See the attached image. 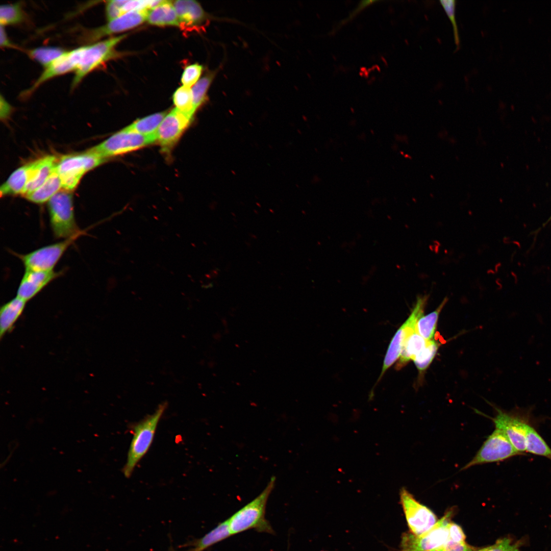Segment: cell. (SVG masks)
<instances>
[{
    "label": "cell",
    "mask_w": 551,
    "mask_h": 551,
    "mask_svg": "<svg viewBox=\"0 0 551 551\" xmlns=\"http://www.w3.org/2000/svg\"><path fill=\"white\" fill-rule=\"evenodd\" d=\"M275 482L276 478L271 477L266 488L259 495L227 519L232 535L249 530L274 534L271 525L265 517V512L267 500Z\"/></svg>",
    "instance_id": "1"
},
{
    "label": "cell",
    "mask_w": 551,
    "mask_h": 551,
    "mask_svg": "<svg viewBox=\"0 0 551 551\" xmlns=\"http://www.w3.org/2000/svg\"><path fill=\"white\" fill-rule=\"evenodd\" d=\"M167 403L160 404L152 414L145 416L133 427V438L128 453L127 462L122 471L126 478H130L146 454L153 441L158 424L165 412Z\"/></svg>",
    "instance_id": "2"
},
{
    "label": "cell",
    "mask_w": 551,
    "mask_h": 551,
    "mask_svg": "<svg viewBox=\"0 0 551 551\" xmlns=\"http://www.w3.org/2000/svg\"><path fill=\"white\" fill-rule=\"evenodd\" d=\"M51 229L57 239H66L85 233L78 226L74 214L72 195L59 191L48 201Z\"/></svg>",
    "instance_id": "3"
},
{
    "label": "cell",
    "mask_w": 551,
    "mask_h": 551,
    "mask_svg": "<svg viewBox=\"0 0 551 551\" xmlns=\"http://www.w3.org/2000/svg\"><path fill=\"white\" fill-rule=\"evenodd\" d=\"M126 34L109 38L92 44L79 47V57L71 87L75 88L90 72L116 56L117 45Z\"/></svg>",
    "instance_id": "4"
},
{
    "label": "cell",
    "mask_w": 551,
    "mask_h": 551,
    "mask_svg": "<svg viewBox=\"0 0 551 551\" xmlns=\"http://www.w3.org/2000/svg\"><path fill=\"white\" fill-rule=\"evenodd\" d=\"M496 415L491 418L495 428L503 431L514 448L522 455L526 453V435L531 423L530 411L518 408L507 412L495 408Z\"/></svg>",
    "instance_id": "5"
},
{
    "label": "cell",
    "mask_w": 551,
    "mask_h": 551,
    "mask_svg": "<svg viewBox=\"0 0 551 551\" xmlns=\"http://www.w3.org/2000/svg\"><path fill=\"white\" fill-rule=\"evenodd\" d=\"M154 142L156 135H144L123 128L88 151L106 159L133 152Z\"/></svg>",
    "instance_id": "6"
},
{
    "label": "cell",
    "mask_w": 551,
    "mask_h": 551,
    "mask_svg": "<svg viewBox=\"0 0 551 551\" xmlns=\"http://www.w3.org/2000/svg\"><path fill=\"white\" fill-rule=\"evenodd\" d=\"M105 159L89 151L63 156L56 165L62 188L68 191L73 190L85 173L104 163Z\"/></svg>",
    "instance_id": "7"
},
{
    "label": "cell",
    "mask_w": 551,
    "mask_h": 551,
    "mask_svg": "<svg viewBox=\"0 0 551 551\" xmlns=\"http://www.w3.org/2000/svg\"><path fill=\"white\" fill-rule=\"evenodd\" d=\"M519 455H522L514 448L505 433L495 428L473 458L461 470L477 465L503 461Z\"/></svg>",
    "instance_id": "8"
},
{
    "label": "cell",
    "mask_w": 551,
    "mask_h": 551,
    "mask_svg": "<svg viewBox=\"0 0 551 551\" xmlns=\"http://www.w3.org/2000/svg\"><path fill=\"white\" fill-rule=\"evenodd\" d=\"M452 514L448 511L429 530L416 535L410 532L402 536L399 551H435L447 540L448 524Z\"/></svg>",
    "instance_id": "9"
},
{
    "label": "cell",
    "mask_w": 551,
    "mask_h": 551,
    "mask_svg": "<svg viewBox=\"0 0 551 551\" xmlns=\"http://www.w3.org/2000/svg\"><path fill=\"white\" fill-rule=\"evenodd\" d=\"M83 234L38 248L26 254H15L23 264L25 270L52 271L67 248Z\"/></svg>",
    "instance_id": "10"
},
{
    "label": "cell",
    "mask_w": 551,
    "mask_h": 551,
    "mask_svg": "<svg viewBox=\"0 0 551 551\" xmlns=\"http://www.w3.org/2000/svg\"><path fill=\"white\" fill-rule=\"evenodd\" d=\"M428 299V295H420L417 298L416 302L410 316L393 337L385 357L378 381L382 378L386 370L399 357L405 340L412 333L415 331L416 322L418 319L423 315Z\"/></svg>",
    "instance_id": "11"
},
{
    "label": "cell",
    "mask_w": 551,
    "mask_h": 551,
    "mask_svg": "<svg viewBox=\"0 0 551 551\" xmlns=\"http://www.w3.org/2000/svg\"><path fill=\"white\" fill-rule=\"evenodd\" d=\"M400 502L410 532L415 535L428 531L438 520L431 510L418 502L405 488L400 491Z\"/></svg>",
    "instance_id": "12"
},
{
    "label": "cell",
    "mask_w": 551,
    "mask_h": 551,
    "mask_svg": "<svg viewBox=\"0 0 551 551\" xmlns=\"http://www.w3.org/2000/svg\"><path fill=\"white\" fill-rule=\"evenodd\" d=\"M192 118L174 108L166 114L156 132V142L162 152L171 153Z\"/></svg>",
    "instance_id": "13"
},
{
    "label": "cell",
    "mask_w": 551,
    "mask_h": 551,
    "mask_svg": "<svg viewBox=\"0 0 551 551\" xmlns=\"http://www.w3.org/2000/svg\"><path fill=\"white\" fill-rule=\"evenodd\" d=\"M149 9L129 12L108 21L97 28L87 32L84 38L87 41H95L104 37L133 29L146 20Z\"/></svg>",
    "instance_id": "14"
},
{
    "label": "cell",
    "mask_w": 551,
    "mask_h": 551,
    "mask_svg": "<svg viewBox=\"0 0 551 551\" xmlns=\"http://www.w3.org/2000/svg\"><path fill=\"white\" fill-rule=\"evenodd\" d=\"M78 48L68 52H65L61 56L52 62L38 77L37 80L22 94L29 96L41 85L48 80L72 71H76L79 55Z\"/></svg>",
    "instance_id": "15"
},
{
    "label": "cell",
    "mask_w": 551,
    "mask_h": 551,
    "mask_svg": "<svg viewBox=\"0 0 551 551\" xmlns=\"http://www.w3.org/2000/svg\"><path fill=\"white\" fill-rule=\"evenodd\" d=\"M62 273V271L25 270L17 289L16 296L27 302Z\"/></svg>",
    "instance_id": "16"
},
{
    "label": "cell",
    "mask_w": 551,
    "mask_h": 551,
    "mask_svg": "<svg viewBox=\"0 0 551 551\" xmlns=\"http://www.w3.org/2000/svg\"><path fill=\"white\" fill-rule=\"evenodd\" d=\"M173 4L179 19V27L183 30L191 31L201 29L208 20L207 14L196 1L179 0Z\"/></svg>",
    "instance_id": "17"
},
{
    "label": "cell",
    "mask_w": 551,
    "mask_h": 551,
    "mask_svg": "<svg viewBox=\"0 0 551 551\" xmlns=\"http://www.w3.org/2000/svg\"><path fill=\"white\" fill-rule=\"evenodd\" d=\"M57 164L56 158L52 155L46 156L34 161L30 178L22 195L26 197L42 185L54 170Z\"/></svg>",
    "instance_id": "18"
},
{
    "label": "cell",
    "mask_w": 551,
    "mask_h": 551,
    "mask_svg": "<svg viewBox=\"0 0 551 551\" xmlns=\"http://www.w3.org/2000/svg\"><path fill=\"white\" fill-rule=\"evenodd\" d=\"M34 161L25 164L12 172L1 187V195L22 194L30 178Z\"/></svg>",
    "instance_id": "19"
},
{
    "label": "cell",
    "mask_w": 551,
    "mask_h": 551,
    "mask_svg": "<svg viewBox=\"0 0 551 551\" xmlns=\"http://www.w3.org/2000/svg\"><path fill=\"white\" fill-rule=\"evenodd\" d=\"M146 20L157 26H179V19L171 1H162L161 3L148 11Z\"/></svg>",
    "instance_id": "20"
},
{
    "label": "cell",
    "mask_w": 551,
    "mask_h": 551,
    "mask_svg": "<svg viewBox=\"0 0 551 551\" xmlns=\"http://www.w3.org/2000/svg\"><path fill=\"white\" fill-rule=\"evenodd\" d=\"M27 302L16 296L4 305L0 310V336L12 330L17 319L21 315Z\"/></svg>",
    "instance_id": "21"
},
{
    "label": "cell",
    "mask_w": 551,
    "mask_h": 551,
    "mask_svg": "<svg viewBox=\"0 0 551 551\" xmlns=\"http://www.w3.org/2000/svg\"><path fill=\"white\" fill-rule=\"evenodd\" d=\"M232 536L227 519L219 522L215 527L200 538L189 543L195 551H204L214 544Z\"/></svg>",
    "instance_id": "22"
},
{
    "label": "cell",
    "mask_w": 551,
    "mask_h": 551,
    "mask_svg": "<svg viewBox=\"0 0 551 551\" xmlns=\"http://www.w3.org/2000/svg\"><path fill=\"white\" fill-rule=\"evenodd\" d=\"M62 187L56 167L44 183L26 198L35 204H43L48 201Z\"/></svg>",
    "instance_id": "23"
},
{
    "label": "cell",
    "mask_w": 551,
    "mask_h": 551,
    "mask_svg": "<svg viewBox=\"0 0 551 551\" xmlns=\"http://www.w3.org/2000/svg\"><path fill=\"white\" fill-rule=\"evenodd\" d=\"M428 340H425L415 331L406 339L403 345L396 368L399 369L407 364L425 346Z\"/></svg>",
    "instance_id": "24"
},
{
    "label": "cell",
    "mask_w": 551,
    "mask_h": 551,
    "mask_svg": "<svg viewBox=\"0 0 551 551\" xmlns=\"http://www.w3.org/2000/svg\"><path fill=\"white\" fill-rule=\"evenodd\" d=\"M447 300V297L444 298L434 311L425 316L422 315L418 319L415 331L425 340H433L439 314Z\"/></svg>",
    "instance_id": "25"
},
{
    "label": "cell",
    "mask_w": 551,
    "mask_h": 551,
    "mask_svg": "<svg viewBox=\"0 0 551 551\" xmlns=\"http://www.w3.org/2000/svg\"><path fill=\"white\" fill-rule=\"evenodd\" d=\"M167 112L156 113L138 119L124 129L144 135H155Z\"/></svg>",
    "instance_id": "26"
},
{
    "label": "cell",
    "mask_w": 551,
    "mask_h": 551,
    "mask_svg": "<svg viewBox=\"0 0 551 551\" xmlns=\"http://www.w3.org/2000/svg\"><path fill=\"white\" fill-rule=\"evenodd\" d=\"M526 453L542 456L551 460V448L531 423L527 427Z\"/></svg>",
    "instance_id": "27"
},
{
    "label": "cell",
    "mask_w": 551,
    "mask_h": 551,
    "mask_svg": "<svg viewBox=\"0 0 551 551\" xmlns=\"http://www.w3.org/2000/svg\"><path fill=\"white\" fill-rule=\"evenodd\" d=\"M172 99L176 108L193 118L195 111L193 105L192 90L190 87L182 86L174 92Z\"/></svg>",
    "instance_id": "28"
},
{
    "label": "cell",
    "mask_w": 551,
    "mask_h": 551,
    "mask_svg": "<svg viewBox=\"0 0 551 551\" xmlns=\"http://www.w3.org/2000/svg\"><path fill=\"white\" fill-rule=\"evenodd\" d=\"M215 72L208 73L200 79L193 86L191 90L192 94L193 105L195 111L199 108L207 99V92L210 86L215 77Z\"/></svg>",
    "instance_id": "29"
},
{
    "label": "cell",
    "mask_w": 551,
    "mask_h": 551,
    "mask_svg": "<svg viewBox=\"0 0 551 551\" xmlns=\"http://www.w3.org/2000/svg\"><path fill=\"white\" fill-rule=\"evenodd\" d=\"M65 51L57 47H40L29 50V56L46 68Z\"/></svg>",
    "instance_id": "30"
},
{
    "label": "cell",
    "mask_w": 551,
    "mask_h": 551,
    "mask_svg": "<svg viewBox=\"0 0 551 551\" xmlns=\"http://www.w3.org/2000/svg\"><path fill=\"white\" fill-rule=\"evenodd\" d=\"M24 19V13L19 4H5L1 6V26L15 24Z\"/></svg>",
    "instance_id": "31"
},
{
    "label": "cell",
    "mask_w": 551,
    "mask_h": 551,
    "mask_svg": "<svg viewBox=\"0 0 551 551\" xmlns=\"http://www.w3.org/2000/svg\"><path fill=\"white\" fill-rule=\"evenodd\" d=\"M439 346V343L435 340H428L425 346L415 357L413 360L419 371H423L429 367L436 355Z\"/></svg>",
    "instance_id": "32"
},
{
    "label": "cell",
    "mask_w": 551,
    "mask_h": 551,
    "mask_svg": "<svg viewBox=\"0 0 551 551\" xmlns=\"http://www.w3.org/2000/svg\"><path fill=\"white\" fill-rule=\"evenodd\" d=\"M526 543V538L515 539L507 536L498 539L494 544L476 551H520Z\"/></svg>",
    "instance_id": "33"
},
{
    "label": "cell",
    "mask_w": 551,
    "mask_h": 551,
    "mask_svg": "<svg viewBox=\"0 0 551 551\" xmlns=\"http://www.w3.org/2000/svg\"><path fill=\"white\" fill-rule=\"evenodd\" d=\"M203 70V66L197 63L186 66L181 77L183 86L190 88L194 86L199 80Z\"/></svg>",
    "instance_id": "34"
},
{
    "label": "cell",
    "mask_w": 551,
    "mask_h": 551,
    "mask_svg": "<svg viewBox=\"0 0 551 551\" xmlns=\"http://www.w3.org/2000/svg\"><path fill=\"white\" fill-rule=\"evenodd\" d=\"M439 2L452 22L453 28L455 42L456 45L459 46L460 44V39L455 18L456 1L455 0H442L439 1Z\"/></svg>",
    "instance_id": "35"
},
{
    "label": "cell",
    "mask_w": 551,
    "mask_h": 551,
    "mask_svg": "<svg viewBox=\"0 0 551 551\" xmlns=\"http://www.w3.org/2000/svg\"><path fill=\"white\" fill-rule=\"evenodd\" d=\"M126 0H112L106 4V15L108 21L123 15V7Z\"/></svg>",
    "instance_id": "36"
},
{
    "label": "cell",
    "mask_w": 551,
    "mask_h": 551,
    "mask_svg": "<svg viewBox=\"0 0 551 551\" xmlns=\"http://www.w3.org/2000/svg\"><path fill=\"white\" fill-rule=\"evenodd\" d=\"M435 551H476L473 547L464 541H454L448 539Z\"/></svg>",
    "instance_id": "37"
},
{
    "label": "cell",
    "mask_w": 551,
    "mask_h": 551,
    "mask_svg": "<svg viewBox=\"0 0 551 551\" xmlns=\"http://www.w3.org/2000/svg\"><path fill=\"white\" fill-rule=\"evenodd\" d=\"M465 538V535L461 528L458 524L450 522L448 524V539L454 541H464Z\"/></svg>",
    "instance_id": "38"
},
{
    "label": "cell",
    "mask_w": 551,
    "mask_h": 551,
    "mask_svg": "<svg viewBox=\"0 0 551 551\" xmlns=\"http://www.w3.org/2000/svg\"><path fill=\"white\" fill-rule=\"evenodd\" d=\"M378 1H363L355 8L349 15L345 18L343 20L341 21L339 26H342L343 24L347 23L353 18L355 17L358 14L362 11L364 8L372 5L373 3H376Z\"/></svg>",
    "instance_id": "39"
},
{
    "label": "cell",
    "mask_w": 551,
    "mask_h": 551,
    "mask_svg": "<svg viewBox=\"0 0 551 551\" xmlns=\"http://www.w3.org/2000/svg\"><path fill=\"white\" fill-rule=\"evenodd\" d=\"M12 111V107L1 95V118L6 119Z\"/></svg>",
    "instance_id": "40"
},
{
    "label": "cell",
    "mask_w": 551,
    "mask_h": 551,
    "mask_svg": "<svg viewBox=\"0 0 551 551\" xmlns=\"http://www.w3.org/2000/svg\"><path fill=\"white\" fill-rule=\"evenodd\" d=\"M1 46L4 47H13L14 46L9 40L4 26H1Z\"/></svg>",
    "instance_id": "41"
},
{
    "label": "cell",
    "mask_w": 551,
    "mask_h": 551,
    "mask_svg": "<svg viewBox=\"0 0 551 551\" xmlns=\"http://www.w3.org/2000/svg\"><path fill=\"white\" fill-rule=\"evenodd\" d=\"M169 551H179V550H174V549L171 548V550H169ZM184 551H195V550L194 548L191 547V548H189V549L184 550Z\"/></svg>",
    "instance_id": "42"
}]
</instances>
